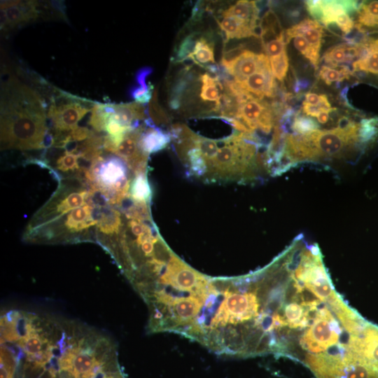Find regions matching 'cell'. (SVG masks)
Returning <instances> with one entry per match:
<instances>
[{"label":"cell","instance_id":"d6986e66","mask_svg":"<svg viewBox=\"0 0 378 378\" xmlns=\"http://www.w3.org/2000/svg\"><path fill=\"white\" fill-rule=\"evenodd\" d=\"M18 364L15 351L8 345L1 343L0 378H14Z\"/></svg>","mask_w":378,"mask_h":378},{"label":"cell","instance_id":"52a82bcc","mask_svg":"<svg viewBox=\"0 0 378 378\" xmlns=\"http://www.w3.org/2000/svg\"><path fill=\"white\" fill-rule=\"evenodd\" d=\"M284 32L287 43L297 35H302L307 41L310 47L308 59L316 69L323 34V26L315 20L305 19Z\"/></svg>","mask_w":378,"mask_h":378},{"label":"cell","instance_id":"cb8c5ba5","mask_svg":"<svg viewBox=\"0 0 378 378\" xmlns=\"http://www.w3.org/2000/svg\"><path fill=\"white\" fill-rule=\"evenodd\" d=\"M55 167L62 172H76L80 169L79 156L65 151L56 160Z\"/></svg>","mask_w":378,"mask_h":378},{"label":"cell","instance_id":"d4e9b609","mask_svg":"<svg viewBox=\"0 0 378 378\" xmlns=\"http://www.w3.org/2000/svg\"><path fill=\"white\" fill-rule=\"evenodd\" d=\"M318 125L313 119L298 115L293 121L291 129L298 134L304 135L318 130Z\"/></svg>","mask_w":378,"mask_h":378},{"label":"cell","instance_id":"8992f818","mask_svg":"<svg viewBox=\"0 0 378 378\" xmlns=\"http://www.w3.org/2000/svg\"><path fill=\"white\" fill-rule=\"evenodd\" d=\"M357 29L362 32V37L356 43L358 56L351 64V71L370 79V84L378 87V28Z\"/></svg>","mask_w":378,"mask_h":378},{"label":"cell","instance_id":"f546056e","mask_svg":"<svg viewBox=\"0 0 378 378\" xmlns=\"http://www.w3.org/2000/svg\"><path fill=\"white\" fill-rule=\"evenodd\" d=\"M262 46L267 56H269V57L279 55L286 50V43L282 38L281 34L279 38L272 40Z\"/></svg>","mask_w":378,"mask_h":378},{"label":"cell","instance_id":"4316f807","mask_svg":"<svg viewBox=\"0 0 378 378\" xmlns=\"http://www.w3.org/2000/svg\"><path fill=\"white\" fill-rule=\"evenodd\" d=\"M95 378H126L122 372L118 360L105 366Z\"/></svg>","mask_w":378,"mask_h":378},{"label":"cell","instance_id":"83f0119b","mask_svg":"<svg viewBox=\"0 0 378 378\" xmlns=\"http://www.w3.org/2000/svg\"><path fill=\"white\" fill-rule=\"evenodd\" d=\"M153 86L149 83L147 87H136L131 90V96L136 102L141 104L148 103L152 99Z\"/></svg>","mask_w":378,"mask_h":378},{"label":"cell","instance_id":"e575fe53","mask_svg":"<svg viewBox=\"0 0 378 378\" xmlns=\"http://www.w3.org/2000/svg\"><path fill=\"white\" fill-rule=\"evenodd\" d=\"M304 102L309 104L318 105L321 102L320 95L313 92H307L304 95Z\"/></svg>","mask_w":378,"mask_h":378},{"label":"cell","instance_id":"d590c367","mask_svg":"<svg viewBox=\"0 0 378 378\" xmlns=\"http://www.w3.org/2000/svg\"><path fill=\"white\" fill-rule=\"evenodd\" d=\"M329 113L328 111L321 112L316 117L317 121L321 124H326L329 120Z\"/></svg>","mask_w":378,"mask_h":378},{"label":"cell","instance_id":"7c38bea8","mask_svg":"<svg viewBox=\"0 0 378 378\" xmlns=\"http://www.w3.org/2000/svg\"><path fill=\"white\" fill-rule=\"evenodd\" d=\"M144 129L139 139V147L143 152L149 155L165 148L169 144L172 136L170 134L151 125Z\"/></svg>","mask_w":378,"mask_h":378},{"label":"cell","instance_id":"f1b7e54d","mask_svg":"<svg viewBox=\"0 0 378 378\" xmlns=\"http://www.w3.org/2000/svg\"><path fill=\"white\" fill-rule=\"evenodd\" d=\"M246 49L241 45L234 48L223 50L220 60V64L224 68L228 67L234 62Z\"/></svg>","mask_w":378,"mask_h":378},{"label":"cell","instance_id":"277c9868","mask_svg":"<svg viewBox=\"0 0 378 378\" xmlns=\"http://www.w3.org/2000/svg\"><path fill=\"white\" fill-rule=\"evenodd\" d=\"M90 188L76 175L60 182L50 200L34 215L26 230L43 225L90 203Z\"/></svg>","mask_w":378,"mask_h":378},{"label":"cell","instance_id":"30bf717a","mask_svg":"<svg viewBox=\"0 0 378 378\" xmlns=\"http://www.w3.org/2000/svg\"><path fill=\"white\" fill-rule=\"evenodd\" d=\"M108 118L126 127H139L137 121L146 118L144 106L138 102L127 104H104Z\"/></svg>","mask_w":378,"mask_h":378},{"label":"cell","instance_id":"ba28073f","mask_svg":"<svg viewBox=\"0 0 378 378\" xmlns=\"http://www.w3.org/2000/svg\"><path fill=\"white\" fill-rule=\"evenodd\" d=\"M237 84L255 99L262 100L264 97H273L276 88L269 58L263 62L255 73Z\"/></svg>","mask_w":378,"mask_h":378},{"label":"cell","instance_id":"7a4b0ae2","mask_svg":"<svg viewBox=\"0 0 378 378\" xmlns=\"http://www.w3.org/2000/svg\"><path fill=\"white\" fill-rule=\"evenodd\" d=\"M378 139V124L373 117L358 122L343 118L331 130H315L309 134H290L285 140L284 152L294 164L319 158H338L351 148L364 151Z\"/></svg>","mask_w":378,"mask_h":378},{"label":"cell","instance_id":"4dcf8cb0","mask_svg":"<svg viewBox=\"0 0 378 378\" xmlns=\"http://www.w3.org/2000/svg\"><path fill=\"white\" fill-rule=\"evenodd\" d=\"M335 23L345 34H349L354 28V22L348 13L340 15L335 20Z\"/></svg>","mask_w":378,"mask_h":378},{"label":"cell","instance_id":"5b68a950","mask_svg":"<svg viewBox=\"0 0 378 378\" xmlns=\"http://www.w3.org/2000/svg\"><path fill=\"white\" fill-rule=\"evenodd\" d=\"M65 102L53 99L47 110L52 134L67 133L78 126V122L90 111L78 102L79 99L64 97Z\"/></svg>","mask_w":378,"mask_h":378},{"label":"cell","instance_id":"9c48e42d","mask_svg":"<svg viewBox=\"0 0 378 378\" xmlns=\"http://www.w3.org/2000/svg\"><path fill=\"white\" fill-rule=\"evenodd\" d=\"M0 8L6 15L5 31L24 25L41 15L39 4L36 1H1Z\"/></svg>","mask_w":378,"mask_h":378},{"label":"cell","instance_id":"ac0fdd59","mask_svg":"<svg viewBox=\"0 0 378 378\" xmlns=\"http://www.w3.org/2000/svg\"><path fill=\"white\" fill-rule=\"evenodd\" d=\"M151 196L152 190L146 172L136 174L130 186V198L135 202L149 204Z\"/></svg>","mask_w":378,"mask_h":378},{"label":"cell","instance_id":"e0dca14e","mask_svg":"<svg viewBox=\"0 0 378 378\" xmlns=\"http://www.w3.org/2000/svg\"><path fill=\"white\" fill-rule=\"evenodd\" d=\"M187 59L206 69L211 64H215L214 43L207 36H200L197 38L195 48Z\"/></svg>","mask_w":378,"mask_h":378},{"label":"cell","instance_id":"44dd1931","mask_svg":"<svg viewBox=\"0 0 378 378\" xmlns=\"http://www.w3.org/2000/svg\"><path fill=\"white\" fill-rule=\"evenodd\" d=\"M218 140L204 138L199 135L197 137L195 147L200 150L202 158L205 160L206 169L207 165L210 163L218 150Z\"/></svg>","mask_w":378,"mask_h":378},{"label":"cell","instance_id":"7402d4cb","mask_svg":"<svg viewBox=\"0 0 378 378\" xmlns=\"http://www.w3.org/2000/svg\"><path fill=\"white\" fill-rule=\"evenodd\" d=\"M269 60L273 76L280 81H284L289 66L286 50L279 55L270 57Z\"/></svg>","mask_w":378,"mask_h":378},{"label":"cell","instance_id":"d6a6232c","mask_svg":"<svg viewBox=\"0 0 378 378\" xmlns=\"http://www.w3.org/2000/svg\"><path fill=\"white\" fill-rule=\"evenodd\" d=\"M335 108H328L325 107L322 104L318 105H312L309 104L304 102L302 103V111L307 115L313 117H317L318 114L322 111H328L331 112L335 111Z\"/></svg>","mask_w":378,"mask_h":378},{"label":"cell","instance_id":"836d02e7","mask_svg":"<svg viewBox=\"0 0 378 378\" xmlns=\"http://www.w3.org/2000/svg\"><path fill=\"white\" fill-rule=\"evenodd\" d=\"M293 43L295 48L308 59L310 55V47L307 41L302 35H297L294 37Z\"/></svg>","mask_w":378,"mask_h":378},{"label":"cell","instance_id":"5bb4252c","mask_svg":"<svg viewBox=\"0 0 378 378\" xmlns=\"http://www.w3.org/2000/svg\"><path fill=\"white\" fill-rule=\"evenodd\" d=\"M268 107V104L262 103L261 100L251 99L240 106L236 118L254 132L258 128L260 118Z\"/></svg>","mask_w":378,"mask_h":378},{"label":"cell","instance_id":"1f68e13d","mask_svg":"<svg viewBox=\"0 0 378 378\" xmlns=\"http://www.w3.org/2000/svg\"><path fill=\"white\" fill-rule=\"evenodd\" d=\"M150 115L153 120L157 123L167 122V118L163 111L160 108L157 103L156 93L154 94L150 102Z\"/></svg>","mask_w":378,"mask_h":378},{"label":"cell","instance_id":"3957f363","mask_svg":"<svg viewBox=\"0 0 378 378\" xmlns=\"http://www.w3.org/2000/svg\"><path fill=\"white\" fill-rule=\"evenodd\" d=\"M97 206L90 203L43 225L26 230L24 241L36 244H72L96 241Z\"/></svg>","mask_w":378,"mask_h":378},{"label":"cell","instance_id":"603a6c76","mask_svg":"<svg viewBox=\"0 0 378 378\" xmlns=\"http://www.w3.org/2000/svg\"><path fill=\"white\" fill-rule=\"evenodd\" d=\"M108 115L104 110V104L95 103L91 109L89 125L96 132H105Z\"/></svg>","mask_w":378,"mask_h":378},{"label":"cell","instance_id":"4fadbf2b","mask_svg":"<svg viewBox=\"0 0 378 378\" xmlns=\"http://www.w3.org/2000/svg\"><path fill=\"white\" fill-rule=\"evenodd\" d=\"M218 26L225 36V43L232 38H241L254 36L256 27L233 16L223 15L221 19H217Z\"/></svg>","mask_w":378,"mask_h":378},{"label":"cell","instance_id":"484cf974","mask_svg":"<svg viewBox=\"0 0 378 378\" xmlns=\"http://www.w3.org/2000/svg\"><path fill=\"white\" fill-rule=\"evenodd\" d=\"M196 40L195 34H190L183 39L176 50V62H181L187 59L194 50Z\"/></svg>","mask_w":378,"mask_h":378},{"label":"cell","instance_id":"ffe728a7","mask_svg":"<svg viewBox=\"0 0 378 378\" xmlns=\"http://www.w3.org/2000/svg\"><path fill=\"white\" fill-rule=\"evenodd\" d=\"M353 74V71L345 66H340V70L331 68L328 66H322L318 72V76L327 85H330L336 81H342L349 78Z\"/></svg>","mask_w":378,"mask_h":378},{"label":"cell","instance_id":"2e32d148","mask_svg":"<svg viewBox=\"0 0 378 378\" xmlns=\"http://www.w3.org/2000/svg\"><path fill=\"white\" fill-rule=\"evenodd\" d=\"M358 57V48L354 44H340L329 48L323 57L326 64L337 66L342 63H353Z\"/></svg>","mask_w":378,"mask_h":378},{"label":"cell","instance_id":"8fae6325","mask_svg":"<svg viewBox=\"0 0 378 378\" xmlns=\"http://www.w3.org/2000/svg\"><path fill=\"white\" fill-rule=\"evenodd\" d=\"M267 57V55L255 54L251 50H246L225 69L229 75L233 77L234 81L237 83H241L255 73Z\"/></svg>","mask_w":378,"mask_h":378},{"label":"cell","instance_id":"9a60e30c","mask_svg":"<svg viewBox=\"0 0 378 378\" xmlns=\"http://www.w3.org/2000/svg\"><path fill=\"white\" fill-rule=\"evenodd\" d=\"M221 15L235 17L248 23L253 27L258 25L257 22L259 9L255 1H238L224 10Z\"/></svg>","mask_w":378,"mask_h":378},{"label":"cell","instance_id":"6da1fadb","mask_svg":"<svg viewBox=\"0 0 378 378\" xmlns=\"http://www.w3.org/2000/svg\"><path fill=\"white\" fill-rule=\"evenodd\" d=\"M1 149H46L51 134L46 103L32 88L10 76L1 84Z\"/></svg>","mask_w":378,"mask_h":378}]
</instances>
